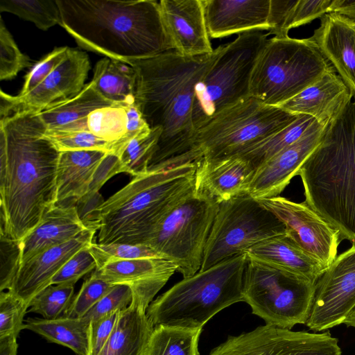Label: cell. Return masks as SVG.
I'll return each instance as SVG.
<instances>
[{
	"label": "cell",
	"instance_id": "1",
	"mask_svg": "<svg viewBox=\"0 0 355 355\" xmlns=\"http://www.w3.org/2000/svg\"><path fill=\"white\" fill-rule=\"evenodd\" d=\"M38 113L0 120V234L21 241L57 205L60 152Z\"/></svg>",
	"mask_w": 355,
	"mask_h": 355
},
{
	"label": "cell",
	"instance_id": "2",
	"mask_svg": "<svg viewBox=\"0 0 355 355\" xmlns=\"http://www.w3.org/2000/svg\"><path fill=\"white\" fill-rule=\"evenodd\" d=\"M223 46L200 56L188 57L173 50L128 63L137 73L136 105L150 129H162L148 169L164 167L190 149L196 135V87Z\"/></svg>",
	"mask_w": 355,
	"mask_h": 355
},
{
	"label": "cell",
	"instance_id": "3",
	"mask_svg": "<svg viewBox=\"0 0 355 355\" xmlns=\"http://www.w3.org/2000/svg\"><path fill=\"white\" fill-rule=\"evenodd\" d=\"M60 25L85 50L128 64L174 47L154 0H56Z\"/></svg>",
	"mask_w": 355,
	"mask_h": 355
},
{
	"label": "cell",
	"instance_id": "4",
	"mask_svg": "<svg viewBox=\"0 0 355 355\" xmlns=\"http://www.w3.org/2000/svg\"><path fill=\"white\" fill-rule=\"evenodd\" d=\"M297 175L305 202L355 245V99L326 128Z\"/></svg>",
	"mask_w": 355,
	"mask_h": 355
},
{
	"label": "cell",
	"instance_id": "5",
	"mask_svg": "<svg viewBox=\"0 0 355 355\" xmlns=\"http://www.w3.org/2000/svg\"><path fill=\"white\" fill-rule=\"evenodd\" d=\"M198 162L150 168L135 176L98 209V243L144 244L168 209L195 184Z\"/></svg>",
	"mask_w": 355,
	"mask_h": 355
},
{
	"label": "cell",
	"instance_id": "6",
	"mask_svg": "<svg viewBox=\"0 0 355 355\" xmlns=\"http://www.w3.org/2000/svg\"><path fill=\"white\" fill-rule=\"evenodd\" d=\"M247 252L223 260L183 278L149 304L153 324L202 328L223 309L244 301L243 275Z\"/></svg>",
	"mask_w": 355,
	"mask_h": 355
},
{
	"label": "cell",
	"instance_id": "7",
	"mask_svg": "<svg viewBox=\"0 0 355 355\" xmlns=\"http://www.w3.org/2000/svg\"><path fill=\"white\" fill-rule=\"evenodd\" d=\"M300 115L280 107L264 105L250 96L199 129L190 149L166 166L236 156L282 130Z\"/></svg>",
	"mask_w": 355,
	"mask_h": 355
},
{
	"label": "cell",
	"instance_id": "8",
	"mask_svg": "<svg viewBox=\"0 0 355 355\" xmlns=\"http://www.w3.org/2000/svg\"><path fill=\"white\" fill-rule=\"evenodd\" d=\"M331 67L310 39L267 40L254 64L250 96L279 107L317 81Z\"/></svg>",
	"mask_w": 355,
	"mask_h": 355
},
{
	"label": "cell",
	"instance_id": "9",
	"mask_svg": "<svg viewBox=\"0 0 355 355\" xmlns=\"http://www.w3.org/2000/svg\"><path fill=\"white\" fill-rule=\"evenodd\" d=\"M218 202L194 186L155 225L144 245L172 261L183 277L198 272Z\"/></svg>",
	"mask_w": 355,
	"mask_h": 355
},
{
	"label": "cell",
	"instance_id": "10",
	"mask_svg": "<svg viewBox=\"0 0 355 355\" xmlns=\"http://www.w3.org/2000/svg\"><path fill=\"white\" fill-rule=\"evenodd\" d=\"M268 34L251 31L238 35L223 49L198 83L192 110L196 132L216 116L250 96V80Z\"/></svg>",
	"mask_w": 355,
	"mask_h": 355
},
{
	"label": "cell",
	"instance_id": "11",
	"mask_svg": "<svg viewBox=\"0 0 355 355\" xmlns=\"http://www.w3.org/2000/svg\"><path fill=\"white\" fill-rule=\"evenodd\" d=\"M315 284L248 254L243 300L266 324L291 329L296 324H306Z\"/></svg>",
	"mask_w": 355,
	"mask_h": 355
},
{
	"label": "cell",
	"instance_id": "12",
	"mask_svg": "<svg viewBox=\"0 0 355 355\" xmlns=\"http://www.w3.org/2000/svg\"><path fill=\"white\" fill-rule=\"evenodd\" d=\"M285 233L284 223L248 193L219 202L200 270Z\"/></svg>",
	"mask_w": 355,
	"mask_h": 355
},
{
	"label": "cell",
	"instance_id": "13",
	"mask_svg": "<svg viewBox=\"0 0 355 355\" xmlns=\"http://www.w3.org/2000/svg\"><path fill=\"white\" fill-rule=\"evenodd\" d=\"M209 355H342V351L338 339L329 331H295L265 324L229 336Z\"/></svg>",
	"mask_w": 355,
	"mask_h": 355
},
{
	"label": "cell",
	"instance_id": "14",
	"mask_svg": "<svg viewBox=\"0 0 355 355\" xmlns=\"http://www.w3.org/2000/svg\"><path fill=\"white\" fill-rule=\"evenodd\" d=\"M87 54L70 48L63 61L33 90L24 96L0 92V120L21 112L39 113L77 96L90 69Z\"/></svg>",
	"mask_w": 355,
	"mask_h": 355
},
{
	"label": "cell",
	"instance_id": "15",
	"mask_svg": "<svg viewBox=\"0 0 355 355\" xmlns=\"http://www.w3.org/2000/svg\"><path fill=\"white\" fill-rule=\"evenodd\" d=\"M258 200L284 223L286 234L302 250L327 268L331 265L342 241L338 230L305 201L295 202L281 196Z\"/></svg>",
	"mask_w": 355,
	"mask_h": 355
},
{
	"label": "cell",
	"instance_id": "16",
	"mask_svg": "<svg viewBox=\"0 0 355 355\" xmlns=\"http://www.w3.org/2000/svg\"><path fill=\"white\" fill-rule=\"evenodd\" d=\"M355 308V245L336 257L315 284L306 325L315 332L345 322Z\"/></svg>",
	"mask_w": 355,
	"mask_h": 355
},
{
	"label": "cell",
	"instance_id": "17",
	"mask_svg": "<svg viewBox=\"0 0 355 355\" xmlns=\"http://www.w3.org/2000/svg\"><path fill=\"white\" fill-rule=\"evenodd\" d=\"M327 127L318 124L297 141L257 168L248 186L247 193L257 200L279 196L318 146Z\"/></svg>",
	"mask_w": 355,
	"mask_h": 355
},
{
	"label": "cell",
	"instance_id": "18",
	"mask_svg": "<svg viewBox=\"0 0 355 355\" xmlns=\"http://www.w3.org/2000/svg\"><path fill=\"white\" fill-rule=\"evenodd\" d=\"M159 6L165 28L175 51L188 57L214 52L202 0H162Z\"/></svg>",
	"mask_w": 355,
	"mask_h": 355
},
{
	"label": "cell",
	"instance_id": "19",
	"mask_svg": "<svg viewBox=\"0 0 355 355\" xmlns=\"http://www.w3.org/2000/svg\"><path fill=\"white\" fill-rule=\"evenodd\" d=\"M95 230L87 229L71 240L49 248L21 263L10 290L28 306L66 262L83 248L92 243Z\"/></svg>",
	"mask_w": 355,
	"mask_h": 355
},
{
	"label": "cell",
	"instance_id": "20",
	"mask_svg": "<svg viewBox=\"0 0 355 355\" xmlns=\"http://www.w3.org/2000/svg\"><path fill=\"white\" fill-rule=\"evenodd\" d=\"M309 38L333 64L355 99V21L337 12L326 13Z\"/></svg>",
	"mask_w": 355,
	"mask_h": 355
},
{
	"label": "cell",
	"instance_id": "21",
	"mask_svg": "<svg viewBox=\"0 0 355 355\" xmlns=\"http://www.w3.org/2000/svg\"><path fill=\"white\" fill-rule=\"evenodd\" d=\"M177 270V266L165 258L146 257L109 263L94 272L112 284L129 286L132 297L150 304Z\"/></svg>",
	"mask_w": 355,
	"mask_h": 355
},
{
	"label": "cell",
	"instance_id": "22",
	"mask_svg": "<svg viewBox=\"0 0 355 355\" xmlns=\"http://www.w3.org/2000/svg\"><path fill=\"white\" fill-rule=\"evenodd\" d=\"M209 37L270 30V0H202Z\"/></svg>",
	"mask_w": 355,
	"mask_h": 355
},
{
	"label": "cell",
	"instance_id": "23",
	"mask_svg": "<svg viewBox=\"0 0 355 355\" xmlns=\"http://www.w3.org/2000/svg\"><path fill=\"white\" fill-rule=\"evenodd\" d=\"M352 101L349 89L331 67L317 81L279 107L291 113L309 115L327 127Z\"/></svg>",
	"mask_w": 355,
	"mask_h": 355
},
{
	"label": "cell",
	"instance_id": "24",
	"mask_svg": "<svg viewBox=\"0 0 355 355\" xmlns=\"http://www.w3.org/2000/svg\"><path fill=\"white\" fill-rule=\"evenodd\" d=\"M87 228L80 220L76 204H57L21 241V263L52 247L64 243Z\"/></svg>",
	"mask_w": 355,
	"mask_h": 355
},
{
	"label": "cell",
	"instance_id": "25",
	"mask_svg": "<svg viewBox=\"0 0 355 355\" xmlns=\"http://www.w3.org/2000/svg\"><path fill=\"white\" fill-rule=\"evenodd\" d=\"M255 170L239 156L198 162L195 188L218 202L247 193Z\"/></svg>",
	"mask_w": 355,
	"mask_h": 355
},
{
	"label": "cell",
	"instance_id": "26",
	"mask_svg": "<svg viewBox=\"0 0 355 355\" xmlns=\"http://www.w3.org/2000/svg\"><path fill=\"white\" fill-rule=\"evenodd\" d=\"M146 301L132 297L120 311L115 326L98 355H146L154 325L148 318Z\"/></svg>",
	"mask_w": 355,
	"mask_h": 355
},
{
	"label": "cell",
	"instance_id": "27",
	"mask_svg": "<svg viewBox=\"0 0 355 355\" xmlns=\"http://www.w3.org/2000/svg\"><path fill=\"white\" fill-rule=\"evenodd\" d=\"M107 153L96 150L60 152L56 175L57 204H76L85 196L98 166Z\"/></svg>",
	"mask_w": 355,
	"mask_h": 355
},
{
	"label": "cell",
	"instance_id": "28",
	"mask_svg": "<svg viewBox=\"0 0 355 355\" xmlns=\"http://www.w3.org/2000/svg\"><path fill=\"white\" fill-rule=\"evenodd\" d=\"M247 254L300 278L316 283L327 269L302 250L286 233L264 240Z\"/></svg>",
	"mask_w": 355,
	"mask_h": 355
},
{
	"label": "cell",
	"instance_id": "29",
	"mask_svg": "<svg viewBox=\"0 0 355 355\" xmlns=\"http://www.w3.org/2000/svg\"><path fill=\"white\" fill-rule=\"evenodd\" d=\"M114 103L107 100L95 89L92 81L75 97L53 105L38 113L50 130H88L87 116L93 111Z\"/></svg>",
	"mask_w": 355,
	"mask_h": 355
},
{
	"label": "cell",
	"instance_id": "30",
	"mask_svg": "<svg viewBox=\"0 0 355 355\" xmlns=\"http://www.w3.org/2000/svg\"><path fill=\"white\" fill-rule=\"evenodd\" d=\"M91 81L101 95L114 104L126 107L135 103L137 73L130 65L103 58L96 62Z\"/></svg>",
	"mask_w": 355,
	"mask_h": 355
},
{
	"label": "cell",
	"instance_id": "31",
	"mask_svg": "<svg viewBox=\"0 0 355 355\" xmlns=\"http://www.w3.org/2000/svg\"><path fill=\"white\" fill-rule=\"evenodd\" d=\"M24 323L25 329L42 336L49 343L65 346L77 355L88 354L89 323L83 318H28Z\"/></svg>",
	"mask_w": 355,
	"mask_h": 355
},
{
	"label": "cell",
	"instance_id": "32",
	"mask_svg": "<svg viewBox=\"0 0 355 355\" xmlns=\"http://www.w3.org/2000/svg\"><path fill=\"white\" fill-rule=\"evenodd\" d=\"M318 124L319 123L313 117L300 114L296 120L282 130L236 156L247 161L256 170L279 152L297 141Z\"/></svg>",
	"mask_w": 355,
	"mask_h": 355
},
{
	"label": "cell",
	"instance_id": "33",
	"mask_svg": "<svg viewBox=\"0 0 355 355\" xmlns=\"http://www.w3.org/2000/svg\"><path fill=\"white\" fill-rule=\"evenodd\" d=\"M202 328L157 325L146 355H200L198 341Z\"/></svg>",
	"mask_w": 355,
	"mask_h": 355
},
{
	"label": "cell",
	"instance_id": "34",
	"mask_svg": "<svg viewBox=\"0 0 355 355\" xmlns=\"http://www.w3.org/2000/svg\"><path fill=\"white\" fill-rule=\"evenodd\" d=\"M87 128L98 137L114 146L117 155L125 144L127 134L125 107L120 105L98 108L87 116Z\"/></svg>",
	"mask_w": 355,
	"mask_h": 355
},
{
	"label": "cell",
	"instance_id": "35",
	"mask_svg": "<svg viewBox=\"0 0 355 355\" xmlns=\"http://www.w3.org/2000/svg\"><path fill=\"white\" fill-rule=\"evenodd\" d=\"M161 134L162 129L155 128L129 140L116 155L120 161L121 173L133 177L146 173Z\"/></svg>",
	"mask_w": 355,
	"mask_h": 355
},
{
	"label": "cell",
	"instance_id": "36",
	"mask_svg": "<svg viewBox=\"0 0 355 355\" xmlns=\"http://www.w3.org/2000/svg\"><path fill=\"white\" fill-rule=\"evenodd\" d=\"M0 11L10 12L46 31L60 25V12L56 0H0Z\"/></svg>",
	"mask_w": 355,
	"mask_h": 355
},
{
	"label": "cell",
	"instance_id": "37",
	"mask_svg": "<svg viewBox=\"0 0 355 355\" xmlns=\"http://www.w3.org/2000/svg\"><path fill=\"white\" fill-rule=\"evenodd\" d=\"M73 294L74 284H51L33 297L28 312L38 313L48 320L60 318L71 305Z\"/></svg>",
	"mask_w": 355,
	"mask_h": 355
},
{
	"label": "cell",
	"instance_id": "38",
	"mask_svg": "<svg viewBox=\"0 0 355 355\" xmlns=\"http://www.w3.org/2000/svg\"><path fill=\"white\" fill-rule=\"evenodd\" d=\"M89 248L96 261V269H100L106 264L115 261L146 257H162L153 249L144 244L92 243Z\"/></svg>",
	"mask_w": 355,
	"mask_h": 355
},
{
	"label": "cell",
	"instance_id": "39",
	"mask_svg": "<svg viewBox=\"0 0 355 355\" xmlns=\"http://www.w3.org/2000/svg\"><path fill=\"white\" fill-rule=\"evenodd\" d=\"M45 135L60 152L96 150L114 153V146L89 130L61 131L46 130Z\"/></svg>",
	"mask_w": 355,
	"mask_h": 355
},
{
	"label": "cell",
	"instance_id": "40",
	"mask_svg": "<svg viewBox=\"0 0 355 355\" xmlns=\"http://www.w3.org/2000/svg\"><path fill=\"white\" fill-rule=\"evenodd\" d=\"M94 272L82 284L64 316L83 318L112 287Z\"/></svg>",
	"mask_w": 355,
	"mask_h": 355
},
{
	"label": "cell",
	"instance_id": "41",
	"mask_svg": "<svg viewBox=\"0 0 355 355\" xmlns=\"http://www.w3.org/2000/svg\"><path fill=\"white\" fill-rule=\"evenodd\" d=\"M32 65L28 56L21 52L1 19L0 22V80L14 78L22 69Z\"/></svg>",
	"mask_w": 355,
	"mask_h": 355
},
{
	"label": "cell",
	"instance_id": "42",
	"mask_svg": "<svg viewBox=\"0 0 355 355\" xmlns=\"http://www.w3.org/2000/svg\"><path fill=\"white\" fill-rule=\"evenodd\" d=\"M28 306L10 291L0 293V337L15 335L25 329L24 318Z\"/></svg>",
	"mask_w": 355,
	"mask_h": 355
},
{
	"label": "cell",
	"instance_id": "43",
	"mask_svg": "<svg viewBox=\"0 0 355 355\" xmlns=\"http://www.w3.org/2000/svg\"><path fill=\"white\" fill-rule=\"evenodd\" d=\"M132 300L130 287L125 284H115L81 318L89 323L110 313L127 308Z\"/></svg>",
	"mask_w": 355,
	"mask_h": 355
},
{
	"label": "cell",
	"instance_id": "44",
	"mask_svg": "<svg viewBox=\"0 0 355 355\" xmlns=\"http://www.w3.org/2000/svg\"><path fill=\"white\" fill-rule=\"evenodd\" d=\"M89 246L73 254L52 278L51 284H75L85 275L96 270V263Z\"/></svg>",
	"mask_w": 355,
	"mask_h": 355
},
{
	"label": "cell",
	"instance_id": "45",
	"mask_svg": "<svg viewBox=\"0 0 355 355\" xmlns=\"http://www.w3.org/2000/svg\"><path fill=\"white\" fill-rule=\"evenodd\" d=\"M68 46L55 48L37 62L25 76V80L19 96H24L37 87L66 58Z\"/></svg>",
	"mask_w": 355,
	"mask_h": 355
},
{
	"label": "cell",
	"instance_id": "46",
	"mask_svg": "<svg viewBox=\"0 0 355 355\" xmlns=\"http://www.w3.org/2000/svg\"><path fill=\"white\" fill-rule=\"evenodd\" d=\"M334 0H297L291 9L285 24L284 31H288L320 18L329 12Z\"/></svg>",
	"mask_w": 355,
	"mask_h": 355
},
{
	"label": "cell",
	"instance_id": "47",
	"mask_svg": "<svg viewBox=\"0 0 355 355\" xmlns=\"http://www.w3.org/2000/svg\"><path fill=\"white\" fill-rule=\"evenodd\" d=\"M0 290H10L21 265L19 242L0 234Z\"/></svg>",
	"mask_w": 355,
	"mask_h": 355
},
{
	"label": "cell",
	"instance_id": "48",
	"mask_svg": "<svg viewBox=\"0 0 355 355\" xmlns=\"http://www.w3.org/2000/svg\"><path fill=\"white\" fill-rule=\"evenodd\" d=\"M121 311L89 322L87 355H98L107 341Z\"/></svg>",
	"mask_w": 355,
	"mask_h": 355
},
{
	"label": "cell",
	"instance_id": "49",
	"mask_svg": "<svg viewBox=\"0 0 355 355\" xmlns=\"http://www.w3.org/2000/svg\"><path fill=\"white\" fill-rule=\"evenodd\" d=\"M295 3L296 1L270 0L268 35H274L275 37L288 36L285 33L284 27L289 13Z\"/></svg>",
	"mask_w": 355,
	"mask_h": 355
},
{
	"label": "cell",
	"instance_id": "50",
	"mask_svg": "<svg viewBox=\"0 0 355 355\" xmlns=\"http://www.w3.org/2000/svg\"><path fill=\"white\" fill-rule=\"evenodd\" d=\"M120 173L121 168L119 157L113 153H107L98 166L87 194L99 192L109 179Z\"/></svg>",
	"mask_w": 355,
	"mask_h": 355
},
{
	"label": "cell",
	"instance_id": "51",
	"mask_svg": "<svg viewBox=\"0 0 355 355\" xmlns=\"http://www.w3.org/2000/svg\"><path fill=\"white\" fill-rule=\"evenodd\" d=\"M125 110L127 114V134L124 146L134 137L150 130L136 103L126 106Z\"/></svg>",
	"mask_w": 355,
	"mask_h": 355
},
{
	"label": "cell",
	"instance_id": "52",
	"mask_svg": "<svg viewBox=\"0 0 355 355\" xmlns=\"http://www.w3.org/2000/svg\"><path fill=\"white\" fill-rule=\"evenodd\" d=\"M329 12H337L355 21V1L334 0Z\"/></svg>",
	"mask_w": 355,
	"mask_h": 355
},
{
	"label": "cell",
	"instance_id": "53",
	"mask_svg": "<svg viewBox=\"0 0 355 355\" xmlns=\"http://www.w3.org/2000/svg\"><path fill=\"white\" fill-rule=\"evenodd\" d=\"M17 337L15 335L0 337V355H17Z\"/></svg>",
	"mask_w": 355,
	"mask_h": 355
},
{
	"label": "cell",
	"instance_id": "54",
	"mask_svg": "<svg viewBox=\"0 0 355 355\" xmlns=\"http://www.w3.org/2000/svg\"><path fill=\"white\" fill-rule=\"evenodd\" d=\"M344 324L347 327H352L355 328V308L346 319Z\"/></svg>",
	"mask_w": 355,
	"mask_h": 355
}]
</instances>
